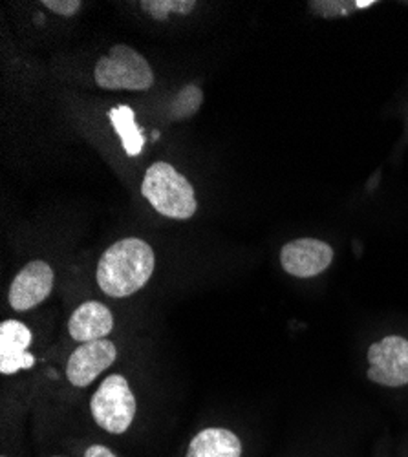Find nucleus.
Here are the masks:
<instances>
[{
  "label": "nucleus",
  "mask_w": 408,
  "mask_h": 457,
  "mask_svg": "<svg viewBox=\"0 0 408 457\" xmlns=\"http://www.w3.org/2000/svg\"><path fill=\"white\" fill-rule=\"evenodd\" d=\"M114 328V317L101 302L90 300L71 313L68 320L70 337L78 342L103 340Z\"/></svg>",
  "instance_id": "nucleus-10"
},
{
  "label": "nucleus",
  "mask_w": 408,
  "mask_h": 457,
  "mask_svg": "<svg viewBox=\"0 0 408 457\" xmlns=\"http://www.w3.org/2000/svg\"><path fill=\"white\" fill-rule=\"evenodd\" d=\"M368 378L376 385L399 388L408 385V340L397 335L374 342L368 350Z\"/></svg>",
  "instance_id": "nucleus-5"
},
{
  "label": "nucleus",
  "mask_w": 408,
  "mask_h": 457,
  "mask_svg": "<svg viewBox=\"0 0 408 457\" xmlns=\"http://www.w3.org/2000/svg\"><path fill=\"white\" fill-rule=\"evenodd\" d=\"M90 410L94 421L108 434H123L134 421L136 397L123 375H108L96 390Z\"/></svg>",
  "instance_id": "nucleus-4"
},
{
  "label": "nucleus",
  "mask_w": 408,
  "mask_h": 457,
  "mask_svg": "<svg viewBox=\"0 0 408 457\" xmlns=\"http://www.w3.org/2000/svg\"><path fill=\"white\" fill-rule=\"evenodd\" d=\"M148 13L156 19H165L167 13H189L195 8V3H185V0H156V3H143L141 4Z\"/></svg>",
  "instance_id": "nucleus-14"
},
{
  "label": "nucleus",
  "mask_w": 408,
  "mask_h": 457,
  "mask_svg": "<svg viewBox=\"0 0 408 457\" xmlns=\"http://www.w3.org/2000/svg\"><path fill=\"white\" fill-rule=\"evenodd\" d=\"M108 118L112 121L116 132L120 134L127 154L137 156L145 145V137L141 129L136 123L134 110L130 106H118L108 112Z\"/></svg>",
  "instance_id": "nucleus-12"
},
{
  "label": "nucleus",
  "mask_w": 408,
  "mask_h": 457,
  "mask_svg": "<svg viewBox=\"0 0 408 457\" xmlns=\"http://www.w3.org/2000/svg\"><path fill=\"white\" fill-rule=\"evenodd\" d=\"M43 6H46L48 10L62 15V17H70L73 13H78L81 8L79 0H43Z\"/></svg>",
  "instance_id": "nucleus-15"
},
{
  "label": "nucleus",
  "mask_w": 408,
  "mask_h": 457,
  "mask_svg": "<svg viewBox=\"0 0 408 457\" xmlns=\"http://www.w3.org/2000/svg\"><path fill=\"white\" fill-rule=\"evenodd\" d=\"M96 83L104 90L145 92L154 85L151 64L134 48L118 45L103 55L94 70Z\"/></svg>",
  "instance_id": "nucleus-3"
},
{
  "label": "nucleus",
  "mask_w": 408,
  "mask_h": 457,
  "mask_svg": "<svg viewBox=\"0 0 408 457\" xmlns=\"http://www.w3.org/2000/svg\"><path fill=\"white\" fill-rule=\"evenodd\" d=\"M372 4H374V0H366V3H362V0H359V3H355L357 8H368V6H372Z\"/></svg>",
  "instance_id": "nucleus-17"
},
{
  "label": "nucleus",
  "mask_w": 408,
  "mask_h": 457,
  "mask_svg": "<svg viewBox=\"0 0 408 457\" xmlns=\"http://www.w3.org/2000/svg\"><path fill=\"white\" fill-rule=\"evenodd\" d=\"M154 251L139 238L110 245L97 263V284L104 295L125 298L139 291L154 273Z\"/></svg>",
  "instance_id": "nucleus-1"
},
{
  "label": "nucleus",
  "mask_w": 408,
  "mask_h": 457,
  "mask_svg": "<svg viewBox=\"0 0 408 457\" xmlns=\"http://www.w3.org/2000/svg\"><path fill=\"white\" fill-rule=\"evenodd\" d=\"M141 193L160 214L172 220H189L198 207L193 185L165 162L148 167Z\"/></svg>",
  "instance_id": "nucleus-2"
},
{
  "label": "nucleus",
  "mask_w": 408,
  "mask_h": 457,
  "mask_svg": "<svg viewBox=\"0 0 408 457\" xmlns=\"http://www.w3.org/2000/svg\"><path fill=\"white\" fill-rule=\"evenodd\" d=\"M118 359V350L112 340H94L85 342L79 348H76L68 359L66 377L70 385L85 388L92 385L94 380Z\"/></svg>",
  "instance_id": "nucleus-6"
},
{
  "label": "nucleus",
  "mask_w": 408,
  "mask_h": 457,
  "mask_svg": "<svg viewBox=\"0 0 408 457\" xmlns=\"http://www.w3.org/2000/svg\"><path fill=\"white\" fill-rule=\"evenodd\" d=\"M54 289V271L43 260L26 263L10 287V306L15 312H28L43 303Z\"/></svg>",
  "instance_id": "nucleus-8"
},
{
  "label": "nucleus",
  "mask_w": 408,
  "mask_h": 457,
  "mask_svg": "<svg viewBox=\"0 0 408 457\" xmlns=\"http://www.w3.org/2000/svg\"><path fill=\"white\" fill-rule=\"evenodd\" d=\"M31 345V331L19 320H4L0 324V371L13 375L21 370H29L35 357L28 353Z\"/></svg>",
  "instance_id": "nucleus-9"
},
{
  "label": "nucleus",
  "mask_w": 408,
  "mask_h": 457,
  "mask_svg": "<svg viewBox=\"0 0 408 457\" xmlns=\"http://www.w3.org/2000/svg\"><path fill=\"white\" fill-rule=\"evenodd\" d=\"M3 457H4V455H3Z\"/></svg>",
  "instance_id": "nucleus-18"
},
{
  "label": "nucleus",
  "mask_w": 408,
  "mask_h": 457,
  "mask_svg": "<svg viewBox=\"0 0 408 457\" xmlns=\"http://www.w3.org/2000/svg\"><path fill=\"white\" fill-rule=\"evenodd\" d=\"M204 101V94L198 87L189 85L181 88V92L176 96L174 103H172V116L176 120H185V118H191L193 113L200 108Z\"/></svg>",
  "instance_id": "nucleus-13"
},
{
  "label": "nucleus",
  "mask_w": 408,
  "mask_h": 457,
  "mask_svg": "<svg viewBox=\"0 0 408 457\" xmlns=\"http://www.w3.org/2000/svg\"><path fill=\"white\" fill-rule=\"evenodd\" d=\"M242 443L231 430L205 428L195 436L185 457H240Z\"/></svg>",
  "instance_id": "nucleus-11"
},
{
  "label": "nucleus",
  "mask_w": 408,
  "mask_h": 457,
  "mask_svg": "<svg viewBox=\"0 0 408 457\" xmlns=\"http://www.w3.org/2000/svg\"><path fill=\"white\" fill-rule=\"evenodd\" d=\"M333 262V249L317 238H299L280 251L282 270L296 278H312L324 273Z\"/></svg>",
  "instance_id": "nucleus-7"
},
{
  "label": "nucleus",
  "mask_w": 408,
  "mask_h": 457,
  "mask_svg": "<svg viewBox=\"0 0 408 457\" xmlns=\"http://www.w3.org/2000/svg\"><path fill=\"white\" fill-rule=\"evenodd\" d=\"M85 457H118L112 450L103 446V445H92L87 452Z\"/></svg>",
  "instance_id": "nucleus-16"
}]
</instances>
